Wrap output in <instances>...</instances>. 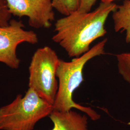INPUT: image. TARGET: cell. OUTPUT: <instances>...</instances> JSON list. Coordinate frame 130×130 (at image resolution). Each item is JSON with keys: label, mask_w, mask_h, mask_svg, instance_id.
Instances as JSON below:
<instances>
[{"label": "cell", "mask_w": 130, "mask_h": 130, "mask_svg": "<svg viewBox=\"0 0 130 130\" xmlns=\"http://www.w3.org/2000/svg\"><path fill=\"white\" fill-rule=\"evenodd\" d=\"M118 71L123 79L130 85V53L116 55Z\"/></svg>", "instance_id": "obj_10"}, {"label": "cell", "mask_w": 130, "mask_h": 130, "mask_svg": "<svg viewBox=\"0 0 130 130\" xmlns=\"http://www.w3.org/2000/svg\"><path fill=\"white\" fill-rule=\"evenodd\" d=\"M53 123L51 130H88V117L72 110H53L49 116Z\"/></svg>", "instance_id": "obj_7"}, {"label": "cell", "mask_w": 130, "mask_h": 130, "mask_svg": "<svg viewBox=\"0 0 130 130\" xmlns=\"http://www.w3.org/2000/svg\"><path fill=\"white\" fill-rule=\"evenodd\" d=\"M115 32L125 31V41L130 42V0H124L112 13Z\"/></svg>", "instance_id": "obj_8"}, {"label": "cell", "mask_w": 130, "mask_h": 130, "mask_svg": "<svg viewBox=\"0 0 130 130\" xmlns=\"http://www.w3.org/2000/svg\"><path fill=\"white\" fill-rule=\"evenodd\" d=\"M53 105L28 88L9 104L0 107V130H33L36 124L49 116Z\"/></svg>", "instance_id": "obj_3"}, {"label": "cell", "mask_w": 130, "mask_h": 130, "mask_svg": "<svg viewBox=\"0 0 130 130\" xmlns=\"http://www.w3.org/2000/svg\"><path fill=\"white\" fill-rule=\"evenodd\" d=\"M11 17L6 0H0V27L8 26Z\"/></svg>", "instance_id": "obj_11"}, {"label": "cell", "mask_w": 130, "mask_h": 130, "mask_svg": "<svg viewBox=\"0 0 130 130\" xmlns=\"http://www.w3.org/2000/svg\"><path fill=\"white\" fill-rule=\"evenodd\" d=\"M54 8L65 16L78 10L81 0H51Z\"/></svg>", "instance_id": "obj_9"}, {"label": "cell", "mask_w": 130, "mask_h": 130, "mask_svg": "<svg viewBox=\"0 0 130 130\" xmlns=\"http://www.w3.org/2000/svg\"><path fill=\"white\" fill-rule=\"evenodd\" d=\"M107 38L99 42L82 56L74 58L70 62L60 59L56 71L58 90L55 102L54 110L68 111L72 108L84 112L93 121L100 119V115L90 107H85L75 102L73 94L84 80L83 70L89 61L105 54Z\"/></svg>", "instance_id": "obj_2"}, {"label": "cell", "mask_w": 130, "mask_h": 130, "mask_svg": "<svg viewBox=\"0 0 130 130\" xmlns=\"http://www.w3.org/2000/svg\"><path fill=\"white\" fill-rule=\"evenodd\" d=\"M117 6L113 2H101L92 12L77 10L58 19L55 24L53 42L63 48L70 57L82 56L89 51L93 42L106 34L107 19Z\"/></svg>", "instance_id": "obj_1"}, {"label": "cell", "mask_w": 130, "mask_h": 130, "mask_svg": "<svg viewBox=\"0 0 130 130\" xmlns=\"http://www.w3.org/2000/svg\"><path fill=\"white\" fill-rule=\"evenodd\" d=\"M116 0H101V2L102 3H113V2Z\"/></svg>", "instance_id": "obj_13"}, {"label": "cell", "mask_w": 130, "mask_h": 130, "mask_svg": "<svg viewBox=\"0 0 130 130\" xmlns=\"http://www.w3.org/2000/svg\"><path fill=\"white\" fill-rule=\"evenodd\" d=\"M10 14L27 17L29 25L35 28H49L55 19L51 0H6Z\"/></svg>", "instance_id": "obj_6"}, {"label": "cell", "mask_w": 130, "mask_h": 130, "mask_svg": "<svg viewBox=\"0 0 130 130\" xmlns=\"http://www.w3.org/2000/svg\"><path fill=\"white\" fill-rule=\"evenodd\" d=\"M60 59L50 47L38 49L29 67L28 88L53 105L58 90L56 71Z\"/></svg>", "instance_id": "obj_4"}, {"label": "cell", "mask_w": 130, "mask_h": 130, "mask_svg": "<svg viewBox=\"0 0 130 130\" xmlns=\"http://www.w3.org/2000/svg\"><path fill=\"white\" fill-rule=\"evenodd\" d=\"M21 20L11 19L8 26L0 27V62L12 69H18L20 60L17 55V47L21 43L35 44L37 35L32 30L24 29Z\"/></svg>", "instance_id": "obj_5"}, {"label": "cell", "mask_w": 130, "mask_h": 130, "mask_svg": "<svg viewBox=\"0 0 130 130\" xmlns=\"http://www.w3.org/2000/svg\"><path fill=\"white\" fill-rule=\"evenodd\" d=\"M97 0H81L79 11L85 13L90 12L93 6L95 4Z\"/></svg>", "instance_id": "obj_12"}]
</instances>
